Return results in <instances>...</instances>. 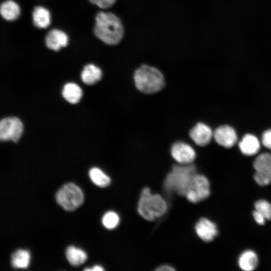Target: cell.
<instances>
[{"instance_id": "1", "label": "cell", "mask_w": 271, "mask_h": 271, "mask_svg": "<svg viewBox=\"0 0 271 271\" xmlns=\"http://www.w3.org/2000/svg\"><path fill=\"white\" fill-rule=\"evenodd\" d=\"M95 36L104 44L114 46L120 43L124 35L122 21L111 12L101 11L96 14L93 28Z\"/></svg>"}, {"instance_id": "2", "label": "cell", "mask_w": 271, "mask_h": 271, "mask_svg": "<svg viewBox=\"0 0 271 271\" xmlns=\"http://www.w3.org/2000/svg\"><path fill=\"white\" fill-rule=\"evenodd\" d=\"M133 79L137 88L145 94H154L162 89L165 85L164 77L157 68L142 64L135 70Z\"/></svg>"}, {"instance_id": "3", "label": "cell", "mask_w": 271, "mask_h": 271, "mask_svg": "<svg viewBox=\"0 0 271 271\" xmlns=\"http://www.w3.org/2000/svg\"><path fill=\"white\" fill-rule=\"evenodd\" d=\"M196 170L195 166L192 164L174 166L165 179V189L168 192L186 196Z\"/></svg>"}, {"instance_id": "4", "label": "cell", "mask_w": 271, "mask_h": 271, "mask_svg": "<svg viewBox=\"0 0 271 271\" xmlns=\"http://www.w3.org/2000/svg\"><path fill=\"white\" fill-rule=\"evenodd\" d=\"M168 205L164 199L158 194H152L150 188H144L138 203L139 214L148 221H154L164 215Z\"/></svg>"}, {"instance_id": "5", "label": "cell", "mask_w": 271, "mask_h": 271, "mask_svg": "<svg viewBox=\"0 0 271 271\" xmlns=\"http://www.w3.org/2000/svg\"><path fill=\"white\" fill-rule=\"evenodd\" d=\"M57 203L67 211H73L79 207L84 200L81 190L75 184L64 185L56 194Z\"/></svg>"}, {"instance_id": "6", "label": "cell", "mask_w": 271, "mask_h": 271, "mask_svg": "<svg viewBox=\"0 0 271 271\" xmlns=\"http://www.w3.org/2000/svg\"><path fill=\"white\" fill-rule=\"evenodd\" d=\"M210 194L208 179L203 175L196 173L186 194V198L192 203H197L208 198Z\"/></svg>"}, {"instance_id": "7", "label": "cell", "mask_w": 271, "mask_h": 271, "mask_svg": "<svg viewBox=\"0 0 271 271\" xmlns=\"http://www.w3.org/2000/svg\"><path fill=\"white\" fill-rule=\"evenodd\" d=\"M255 171L254 179L260 186L271 183V154L264 153L258 155L253 162Z\"/></svg>"}, {"instance_id": "8", "label": "cell", "mask_w": 271, "mask_h": 271, "mask_svg": "<svg viewBox=\"0 0 271 271\" xmlns=\"http://www.w3.org/2000/svg\"><path fill=\"white\" fill-rule=\"evenodd\" d=\"M23 125L16 117H6L0 122V139L2 141L12 140L17 142L22 136Z\"/></svg>"}, {"instance_id": "9", "label": "cell", "mask_w": 271, "mask_h": 271, "mask_svg": "<svg viewBox=\"0 0 271 271\" xmlns=\"http://www.w3.org/2000/svg\"><path fill=\"white\" fill-rule=\"evenodd\" d=\"M171 154L176 161L182 165L191 164L196 158L194 149L183 142L173 144L171 148Z\"/></svg>"}, {"instance_id": "10", "label": "cell", "mask_w": 271, "mask_h": 271, "mask_svg": "<svg viewBox=\"0 0 271 271\" xmlns=\"http://www.w3.org/2000/svg\"><path fill=\"white\" fill-rule=\"evenodd\" d=\"M195 230L198 237L205 242L212 241L218 232L216 225L206 218L199 219L195 224Z\"/></svg>"}, {"instance_id": "11", "label": "cell", "mask_w": 271, "mask_h": 271, "mask_svg": "<svg viewBox=\"0 0 271 271\" xmlns=\"http://www.w3.org/2000/svg\"><path fill=\"white\" fill-rule=\"evenodd\" d=\"M216 142L219 145L227 148L233 147L237 141V136L234 129L227 125L217 127L213 133Z\"/></svg>"}, {"instance_id": "12", "label": "cell", "mask_w": 271, "mask_h": 271, "mask_svg": "<svg viewBox=\"0 0 271 271\" xmlns=\"http://www.w3.org/2000/svg\"><path fill=\"white\" fill-rule=\"evenodd\" d=\"M189 136L196 145L205 146L210 143L213 133L209 126L199 122L190 130Z\"/></svg>"}, {"instance_id": "13", "label": "cell", "mask_w": 271, "mask_h": 271, "mask_svg": "<svg viewBox=\"0 0 271 271\" xmlns=\"http://www.w3.org/2000/svg\"><path fill=\"white\" fill-rule=\"evenodd\" d=\"M68 42L67 35L63 31L58 29L50 31L45 37V44L49 49L57 51L62 47H66Z\"/></svg>"}, {"instance_id": "14", "label": "cell", "mask_w": 271, "mask_h": 271, "mask_svg": "<svg viewBox=\"0 0 271 271\" xmlns=\"http://www.w3.org/2000/svg\"><path fill=\"white\" fill-rule=\"evenodd\" d=\"M238 146L241 153L246 156L256 154L260 149V143L258 139L251 134H245Z\"/></svg>"}, {"instance_id": "15", "label": "cell", "mask_w": 271, "mask_h": 271, "mask_svg": "<svg viewBox=\"0 0 271 271\" xmlns=\"http://www.w3.org/2000/svg\"><path fill=\"white\" fill-rule=\"evenodd\" d=\"M258 257L252 250H247L243 252L238 258L239 267L244 271L253 270L258 264Z\"/></svg>"}, {"instance_id": "16", "label": "cell", "mask_w": 271, "mask_h": 271, "mask_svg": "<svg viewBox=\"0 0 271 271\" xmlns=\"http://www.w3.org/2000/svg\"><path fill=\"white\" fill-rule=\"evenodd\" d=\"M101 76V69L91 64L85 65L81 74L82 81L87 85H92L99 81Z\"/></svg>"}, {"instance_id": "17", "label": "cell", "mask_w": 271, "mask_h": 271, "mask_svg": "<svg viewBox=\"0 0 271 271\" xmlns=\"http://www.w3.org/2000/svg\"><path fill=\"white\" fill-rule=\"evenodd\" d=\"M0 13L2 17L9 21L17 19L20 14L19 5L12 0H7L2 3L0 7Z\"/></svg>"}, {"instance_id": "18", "label": "cell", "mask_w": 271, "mask_h": 271, "mask_svg": "<svg viewBox=\"0 0 271 271\" xmlns=\"http://www.w3.org/2000/svg\"><path fill=\"white\" fill-rule=\"evenodd\" d=\"M34 25L37 28H46L50 24V14L46 8L37 6L35 7L32 13Z\"/></svg>"}, {"instance_id": "19", "label": "cell", "mask_w": 271, "mask_h": 271, "mask_svg": "<svg viewBox=\"0 0 271 271\" xmlns=\"http://www.w3.org/2000/svg\"><path fill=\"white\" fill-rule=\"evenodd\" d=\"M62 95L68 102L74 104L80 100L82 92L80 87L76 84L68 83L63 87Z\"/></svg>"}, {"instance_id": "20", "label": "cell", "mask_w": 271, "mask_h": 271, "mask_svg": "<svg viewBox=\"0 0 271 271\" xmlns=\"http://www.w3.org/2000/svg\"><path fill=\"white\" fill-rule=\"evenodd\" d=\"M66 256L69 263L73 266H78L86 259L87 256L83 250L70 246L66 250Z\"/></svg>"}, {"instance_id": "21", "label": "cell", "mask_w": 271, "mask_h": 271, "mask_svg": "<svg viewBox=\"0 0 271 271\" xmlns=\"http://www.w3.org/2000/svg\"><path fill=\"white\" fill-rule=\"evenodd\" d=\"M30 260V253L26 250H18L12 255V265L15 268H26Z\"/></svg>"}, {"instance_id": "22", "label": "cell", "mask_w": 271, "mask_h": 271, "mask_svg": "<svg viewBox=\"0 0 271 271\" xmlns=\"http://www.w3.org/2000/svg\"><path fill=\"white\" fill-rule=\"evenodd\" d=\"M92 181L100 187H105L110 183V178L97 168H92L89 172Z\"/></svg>"}, {"instance_id": "23", "label": "cell", "mask_w": 271, "mask_h": 271, "mask_svg": "<svg viewBox=\"0 0 271 271\" xmlns=\"http://www.w3.org/2000/svg\"><path fill=\"white\" fill-rule=\"evenodd\" d=\"M102 222L105 227L109 229L115 228L119 222V217L113 211H108L103 216Z\"/></svg>"}, {"instance_id": "24", "label": "cell", "mask_w": 271, "mask_h": 271, "mask_svg": "<svg viewBox=\"0 0 271 271\" xmlns=\"http://www.w3.org/2000/svg\"><path fill=\"white\" fill-rule=\"evenodd\" d=\"M255 210L262 214L266 220H271V204L265 200H259L254 204Z\"/></svg>"}, {"instance_id": "25", "label": "cell", "mask_w": 271, "mask_h": 271, "mask_svg": "<svg viewBox=\"0 0 271 271\" xmlns=\"http://www.w3.org/2000/svg\"><path fill=\"white\" fill-rule=\"evenodd\" d=\"M93 4L102 9H107L111 7L117 0H88Z\"/></svg>"}, {"instance_id": "26", "label": "cell", "mask_w": 271, "mask_h": 271, "mask_svg": "<svg viewBox=\"0 0 271 271\" xmlns=\"http://www.w3.org/2000/svg\"><path fill=\"white\" fill-rule=\"evenodd\" d=\"M262 143L268 149H271V128L265 130L262 135Z\"/></svg>"}, {"instance_id": "27", "label": "cell", "mask_w": 271, "mask_h": 271, "mask_svg": "<svg viewBox=\"0 0 271 271\" xmlns=\"http://www.w3.org/2000/svg\"><path fill=\"white\" fill-rule=\"evenodd\" d=\"M255 221L259 225H263L266 220L265 217L260 212L255 210L252 213Z\"/></svg>"}, {"instance_id": "28", "label": "cell", "mask_w": 271, "mask_h": 271, "mask_svg": "<svg viewBox=\"0 0 271 271\" xmlns=\"http://www.w3.org/2000/svg\"><path fill=\"white\" fill-rule=\"evenodd\" d=\"M157 271H174L175 269L172 266L167 264L162 265L156 269Z\"/></svg>"}, {"instance_id": "29", "label": "cell", "mask_w": 271, "mask_h": 271, "mask_svg": "<svg viewBox=\"0 0 271 271\" xmlns=\"http://www.w3.org/2000/svg\"><path fill=\"white\" fill-rule=\"evenodd\" d=\"M84 270H94V271H97V270H99V271H102L104 270V269L102 268V267H101V266H99V265H95L93 267V268L90 269V268H86V269H84Z\"/></svg>"}]
</instances>
